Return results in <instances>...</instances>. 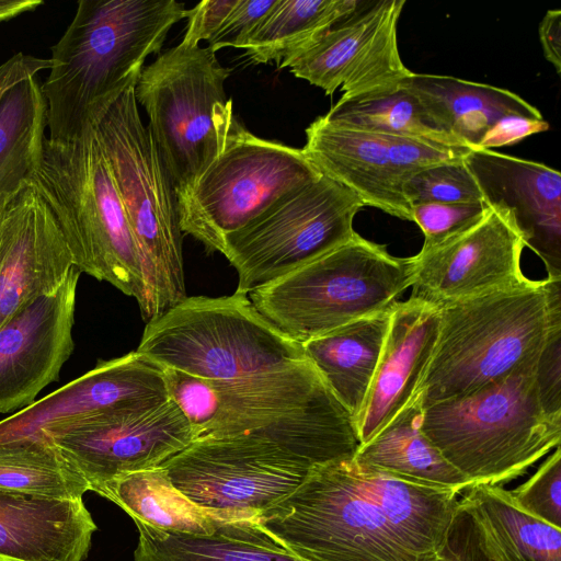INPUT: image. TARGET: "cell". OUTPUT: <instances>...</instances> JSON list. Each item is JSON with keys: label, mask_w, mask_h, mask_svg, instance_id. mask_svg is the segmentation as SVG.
Segmentation results:
<instances>
[{"label": "cell", "mask_w": 561, "mask_h": 561, "mask_svg": "<svg viewBox=\"0 0 561 561\" xmlns=\"http://www.w3.org/2000/svg\"><path fill=\"white\" fill-rule=\"evenodd\" d=\"M460 493L347 458L313 468L257 520L307 561H434Z\"/></svg>", "instance_id": "1"}, {"label": "cell", "mask_w": 561, "mask_h": 561, "mask_svg": "<svg viewBox=\"0 0 561 561\" xmlns=\"http://www.w3.org/2000/svg\"><path fill=\"white\" fill-rule=\"evenodd\" d=\"M187 13L175 0H80L51 47L42 84L48 138L80 137L92 108L139 76L147 57L160 53L169 31Z\"/></svg>", "instance_id": "2"}, {"label": "cell", "mask_w": 561, "mask_h": 561, "mask_svg": "<svg viewBox=\"0 0 561 561\" xmlns=\"http://www.w3.org/2000/svg\"><path fill=\"white\" fill-rule=\"evenodd\" d=\"M439 309L436 345L416 391L423 409L472 393L538 355L561 324V279H529Z\"/></svg>", "instance_id": "3"}, {"label": "cell", "mask_w": 561, "mask_h": 561, "mask_svg": "<svg viewBox=\"0 0 561 561\" xmlns=\"http://www.w3.org/2000/svg\"><path fill=\"white\" fill-rule=\"evenodd\" d=\"M138 77L100 101L90 122L123 203L145 273L147 322L187 297L178 195L135 95Z\"/></svg>", "instance_id": "4"}, {"label": "cell", "mask_w": 561, "mask_h": 561, "mask_svg": "<svg viewBox=\"0 0 561 561\" xmlns=\"http://www.w3.org/2000/svg\"><path fill=\"white\" fill-rule=\"evenodd\" d=\"M538 355L472 393L423 410L422 432L473 485L513 480L560 446L561 417L547 415L538 399Z\"/></svg>", "instance_id": "5"}, {"label": "cell", "mask_w": 561, "mask_h": 561, "mask_svg": "<svg viewBox=\"0 0 561 561\" xmlns=\"http://www.w3.org/2000/svg\"><path fill=\"white\" fill-rule=\"evenodd\" d=\"M31 182L54 215L73 266L134 297L145 319L141 259L92 125L68 142L46 137Z\"/></svg>", "instance_id": "6"}, {"label": "cell", "mask_w": 561, "mask_h": 561, "mask_svg": "<svg viewBox=\"0 0 561 561\" xmlns=\"http://www.w3.org/2000/svg\"><path fill=\"white\" fill-rule=\"evenodd\" d=\"M411 257H396L357 232L350 240L248 294L279 332L304 344L390 309L412 287Z\"/></svg>", "instance_id": "7"}, {"label": "cell", "mask_w": 561, "mask_h": 561, "mask_svg": "<svg viewBox=\"0 0 561 561\" xmlns=\"http://www.w3.org/2000/svg\"><path fill=\"white\" fill-rule=\"evenodd\" d=\"M136 351L162 368L206 380L234 379L306 358L301 344L237 290L221 297L187 296L147 322Z\"/></svg>", "instance_id": "8"}, {"label": "cell", "mask_w": 561, "mask_h": 561, "mask_svg": "<svg viewBox=\"0 0 561 561\" xmlns=\"http://www.w3.org/2000/svg\"><path fill=\"white\" fill-rule=\"evenodd\" d=\"M222 67L210 47L183 42L142 68L135 95L178 197L219 153L236 118Z\"/></svg>", "instance_id": "9"}, {"label": "cell", "mask_w": 561, "mask_h": 561, "mask_svg": "<svg viewBox=\"0 0 561 561\" xmlns=\"http://www.w3.org/2000/svg\"><path fill=\"white\" fill-rule=\"evenodd\" d=\"M163 370L170 398L191 422L196 438L280 432L351 415L307 357L227 380Z\"/></svg>", "instance_id": "10"}, {"label": "cell", "mask_w": 561, "mask_h": 561, "mask_svg": "<svg viewBox=\"0 0 561 561\" xmlns=\"http://www.w3.org/2000/svg\"><path fill=\"white\" fill-rule=\"evenodd\" d=\"M321 174L301 149L260 138L234 118L217 157L178 197L182 231L220 252L227 234Z\"/></svg>", "instance_id": "11"}, {"label": "cell", "mask_w": 561, "mask_h": 561, "mask_svg": "<svg viewBox=\"0 0 561 561\" xmlns=\"http://www.w3.org/2000/svg\"><path fill=\"white\" fill-rule=\"evenodd\" d=\"M363 207L324 174L288 191L225 237L220 253L238 273L236 290L248 295L343 244L355 233L353 221Z\"/></svg>", "instance_id": "12"}, {"label": "cell", "mask_w": 561, "mask_h": 561, "mask_svg": "<svg viewBox=\"0 0 561 561\" xmlns=\"http://www.w3.org/2000/svg\"><path fill=\"white\" fill-rule=\"evenodd\" d=\"M161 467L194 504L233 519L257 518L318 466L273 439L242 434L196 438Z\"/></svg>", "instance_id": "13"}, {"label": "cell", "mask_w": 561, "mask_h": 561, "mask_svg": "<svg viewBox=\"0 0 561 561\" xmlns=\"http://www.w3.org/2000/svg\"><path fill=\"white\" fill-rule=\"evenodd\" d=\"M170 399L163 368L137 351L99 362L61 388L0 421V448L47 436L85 419L138 413Z\"/></svg>", "instance_id": "14"}, {"label": "cell", "mask_w": 561, "mask_h": 561, "mask_svg": "<svg viewBox=\"0 0 561 561\" xmlns=\"http://www.w3.org/2000/svg\"><path fill=\"white\" fill-rule=\"evenodd\" d=\"M405 0L364 1L286 67L300 79L341 99L400 84L413 72L403 64L397 28Z\"/></svg>", "instance_id": "15"}, {"label": "cell", "mask_w": 561, "mask_h": 561, "mask_svg": "<svg viewBox=\"0 0 561 561\" xmlns=\"http://www.w3.org/2000/svg\"><path fill=\"white\" fill-rule=\"evenodd\" d=\"M195 438L171 398L146 412L100 414L47 436L90 491L119 476L160 467Z\"/></svg>", "instance_id": "16"}, {"label": "cell", "mask_w": 561, "mask_h": 561, "mask_svg": "<svg viewBox=\"0 0 561 561\" xmlns=\"http://www.w3.org/2000/svg\"><path fill=\"white\" fill-rule=\"evenodd\" d=\"M525 242L511 218L488 207L474 222L411 256L412 297L437 306L529 280L520 268Z\"/></svg>", "instance_id": "17"}, {"label": "cell", "mask_w": 561, "mask_h": 561, "mask_svg": "<svg viewBox=\"0 0 561 561\" xmlns=\"http://www.w3.org/2000/svg\"><path fill=\"white\" fill-rule=\"evenodd\" d=\"M80 271L72 267L54 291L41 295L0 328V413L20 411L58 380L73 348Z\"/></svg>", "instance_id": "18"}, {"label": "cell", "mask_w": 561, "mask_h": 561, "mask_svg": "<svg viewBox=\"0 0 561 561\" xmlns=\"http://www.w3.org/2000/svg\"><path fill=\"white\" fill-rule=\"evenodd\" d=\"M463 163L488 207L506 214L525 247L561 279V174L543 163L489 149H469Z\"/></svg>", "instance_id": "19"}, {"label": "cell", "mask_w": 561, "mask_h": 561, "mask_svg": "<svg viewBox=\"0 0 561 561\" xmlns=\"http://www.w3.org/2000/svg\"><path fill=\"white\" fill-rule=\"evenodd\" d=\"M75 267L58 224L32 182L0 207V328Z\"/></svg>", "instance_id": "20"}, {"label": "cell", "mask_w": 561, "mask_h": 561, "mask_svg": "<svg viewBox=\"0 0 561 561\" xmlns=\"http://www.w3.org/2000/svg\"><path fill=\"white\" fill-rule=\"evenodd\" d=\"M439 325L440 309L435 304L411 296L393 305L375 375L356 419L360 445L376 436L417 391Z\"/></svg>", "instance_id": "21"}, {"label": "cell", "mask_w": 561, "mask_h": 561, "mask_svg": "<svg viewBox=\"0 0 561 561\" xmlns=\"http://www.w3.org/2000/svg\"><path fill=\"white\" fill-rule=\"evenodd\" d=\"M301 151L322 174L353 192L364 206L411 221V207L380 134L320 116L306 128Z\"/></svg>", "instance_id": "22"}, {"label": "cell", "mask_w": 561, "mask_h": 561, "mask_svg": "<svg viewBox=\"0 0 561 561\" xmlns=\"http://www.w3.org/2000/svg\"><path fill=\"white\" fill-rule=\"evenodd\" d=\"M96 529L82 499L0 489V561H82Z\"/></svg>", "instance_id": "23"}, {"label": "cell", "mask_w": 561, "mask_h": 561, "mask_svg": "<svg viewBox=\"0 0 561 561\" xmlns=\"http://www.w3.org/2000/svg\"><path fill=\"white\" fill-rule=\"evenodd\" d=\"M50 59L18 53L0 65V207L36 172L47 106L38 82Z\"/></svg>", "instance_id": "24"}, {"label": "cell", "mask_w": 561, "mask_h": 561, "mask_svg": "<svg viewBox=\"0 0 561 561\" xmlns=\"http://www.w3.org/2000/svg\"><path fill=\"white\" fill-rule=\"evenodd\" d=\"M404 84L439 128L470 149L477 148L488 130L505 116L543 118L537 107L503 88L414 72Z\"/></svg>", "instance_id": "25"}, {"label": "cell", "mask_w": 561, "mask_h": 561, "mask_svg": "<svg viewBox=\"0 0 561 561\" xmlns=\"http://www.w3.org/2000/svg\"><path fill=\"white\" fill-rule=\"evenodd\" d=\"M134 561H307L273 538L257 518L220 520L209 535L163 530L133 518Z\"/></svg>", "instance_id": "26"}, {"label": "cell", "mask_w": 561, "mask_h": 561, "mask_svg": "<svg viewBox=\"0 0 561 561\" xmlns=\"http://www.w3.org/2000/svg\"><path fill=\"white\" fill-rule=\"evenodd\" d=\"M392 307L302 344L305 356L355 423L375 375Z\"/></svg>", "instance_id": "27"}, {"label": "cell", "mask_w": 561, "mask_h": 561, "mask_svg": "<svg viewBox=\"0 0 561 561\" xmlns=\"http://www.w3.org/2000/svg\"><path fill=\"white\" fill-rule=\"evenodd\" d=\"M423 410L420 394L415 392L376 436L359 445L353 458L407 480L463 492L473 484L424 435Z\"/></svg>", "instance_id": "28"}, {"label": "cell", "mask_w": 561, "mask_h": 561, "mask_svg": "<svg viewBox=\"0 0 561 561\" xmlns=\"http://www.w3.org/2000/svg\"><path fill=\"white\" fill-rule=\"evenodd\" d=\"M460 503L500 561H561V530L523 511L497 484L465 490Z\"/></svg>", "instance_id": "29"}, {"label": "cell", "mask_w": 561, "mask_h": 561, "mask_svg": "<svg viewBox=\"0 0 561 561\" xmlns=\"http://www.w3.org/2000/svg\"><path fill=\"white\" fill-rule=\"evenodd\" d=\"M93 492L114 502L131 519L163 530L209 535L226 519L190 501L171 483L161 466L119 476Z\"/></svg>", "instance_id": "30"}, {"label": "cell", "mask_w": 561, "mask_h": 561, "mask_svg": "<svg viewBox=\"0 0 561 561\" xmlns=\"http://www.w3.org/2000/svg\"><path fill=\"white\" fill-rule=\"evenodd\" d=\"M363 0H277L254 31L245 55L255 64L286 65L352 14Z\"/></svg>", "instance_id": "31"}, {"label": "cell", "mask_w": 561, "mask_h": 561, "mask_svg": "<svg viewBox=\"0 0 561 561\" xmlns=\"http://www.w3.org/2000/svg\"><path fill=\"white\" fill-rule=\"evenodd\" d=\"M323 118L370 133L416 138L448 148H468L438 127L404 81L355 98H340Z\"/></svg>", "instance_id": "32"}, {"label": "cell", "mask_w": 561, "mask_h": 561, "mask_svg": "<svg viewBox=\"0 0 561 561\" xmlns=\"http://www.w3.org/2000/svg\"><path fill=\"white\" fill-rule=\"evenodd\" d=\"M0 489L80 500L90 485L49 440L0 448Z\"/></svg>", "instance_id": "33"}, {"label": "cell", "mask_w": 561, "mask_h": 561, "mask_svg": "<svg viewBox=\"0 0 561 561\" xmlns=\"http://www.w3.org/2000/svg\"><path fill=\"white\" fill-rule=\"evenodd\" d=\"M402 192L410 207L420 203H484L463 159L417 171L403 181Z\"/></svg>", "instance_id": "34"}, {"label": "cell", "mask_w": 561, "mask_h": 561, "mask_svg": "<svg viewBox=\"0 0 561 561\" xmlns=\"http://www.w3.org/2000/svg\"><path fill=\"white\" fill-rule=\"evenodd\" d=\"M510 494L523 511L561 529L560 446L526 482L510 491Z\"/></svg>", "instance_id": "35"}, {"label": "cell", "mask_w": 561, "mask_h": 561, "mask_svg": "<svg viewBox=\"0 0 561 561\" xmlns=\"http://www.w3.org/2000/svg\"><path fill=\"white\" fill-rule=\"evenodd\" d=\"M484 203H420L411 205V221L424 234V247L438 243L461 231L485 211Z\"/></svg>", "instance_id": "36"}, {"label": "cell", "mask_w": 561, "mask_h": 561, "mask_svg": "<svg viewBox=\"0 0 561 561\" xmlns=\"http://www.w3.org/2000/svg\"><path fill=\"white\" fill-rule=\"evenodd\" d=\"M387 145L396 175L403 181L417 171L463 159L469 148H448L416 138L380 134Z\"/></svg>", "instance_id": "37"}, {"label": "cell", "mask_w": 561, "mask_h": 561, "mask_svg": "<svg viewBox=\"0 0 561 561\" xmlns=\"http://www.w3.org/2000/svg\"><path fill=\"white\" fill-rule=\"evenodd\" d=\"M434 561H500L460 500Z\"/></svg>", "instance_id": "38"}, {"label": "cell", "mask_w": 561, "mask_h": 561, "mask_svg": "<svg viewBox=\"0 0 561 561\" xmlns=\"http://www.w3.org/2000/svg\"><path fill=\"white\" fill-rule=\"evenodd\" d=\"M277 0H237L218 31L208 41L215 53L224 47L245 48L250 37Z\"/></svg>", "instance_id": "39"}, {"label": "cell", "mask_w": 561, "mask_h": 561, "mask_svg": "<svg viewBox=\"0 0 561 561\" xmlns=\"http://www.w3.org/2000/svg\"><path fill=\"white\" fill-rule=\"evenodd\" d=\"M535 379L543 412L561 417V324L551 329L539 352Z\"/></svg>", "instance_id": "40"}, {"label": "cell", "mask_w": 561, "mask_h": 561, "mask_svg": "<svg viewBox=\"0 0 561 561\" xmlns=\"http://www.w3.org/2000/svg\"><path fill=\"white\" fill-rule=\"evenodd\" d=\"M237 0H204L187 13V27L183 43L195 46L201 41H209L218 31Z\"/></svg>", "instance_id": "41"}, {"label": "cell", "mask_w": 561, "mask_h": 561, "mask_svg": "<svg viewBox=\"0 0 561 561\" xmlns=\"http://www.w3.org/2000/svg\"><path fill=\"white\" fill-rule=\"evenodd\" d=\"M549 129L545 118L510 115L494 124L480 140L476 149L499 148L516 144L526 137Z\"/></svg>", "instance_id": "42"}, {"label": "cell", "mask_w": 561, "mask_h": 561, "mask_svg": "<svg viewBox=\"0 0 561 561\" xmlns=\"http://www.w3.org/2000/svg\"><path fill=\"white\" fill-rule=\"evenodd\" d=\"M539 41L546 59L556 72H561V10H548L538 27Z\"/></svg>", "instance_id": "43"}, {"label": "cell", "mask_w": 561, "mask_h": 561, "mask_svg": "<svg viewBox=\"0 0 561 561\" xmlns=\"http://www.w3.org/2000/svg\"><path fill=\"white\" fill-rule=\"evenodd\" d=\"M43 4L41 0H0V22L9 21Z\"/></svg>", "instance_id": "44"}]
</instances>
